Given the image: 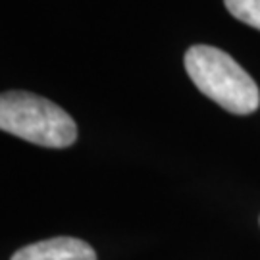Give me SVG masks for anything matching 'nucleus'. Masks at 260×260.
Listing matches in <instances>:
<instances>
[{
  "label": "nucleus",
  "instance_id": "obj_1",
  "mask_svg": "<svg viewBox=\"0 0 260 260\" xmlns=\"http://www.w3.org/2000/svg\"><path fill=\"white\" fill-rule=\"evenodd\" d=\"M185 70L197 89L232 114L247 116L260 106V91L251 75L228 52L195 45L185 52Z\"/></svg>",
  "mask_w": 260,
  "mask_h": 260
},
{
  "label": "nucleus",
  "instance_id": "obj_2",
  "mask_svg": "<svg viewBox=\"0 0 260 260\" xmlns=\"http://www.w3.org/2000/svg\"><path fill=\"white\" fill-rule=\"evenodd\" d=\"M0 129L47 149H66L77 139V125L64 108L27 91L0 94Z\"/></svg>",
  "mask_w": 260,
  "mask_h": 260
},
{
  "label": "nucleus",
  "instance_id": "obj_3",
  "mask_svg": "<svg viewBox=\"0 0 260 260\" xmlns=\"http://www.w3.org/2000/svg\"><path fill=\"white\" fill-rule=\"evenodd\" d=\"M10 260H96L91 245L74 237H54L31 243L14 252Z\"/></svg>",
  "mask_w": 260,
  "mask_h": 260
},
{
  "label": "nucleus",
  "instance_id": "obj_4",
  "mask_svg": "<svg viewBox=\"0 0 260 260\" xmlns=\"http://www.w3.org/2000/svg\"><path fill=\"white\" fill-rule=\"evenodd\" d=\"M233 18L260 31V0H223Z\"/></svg>",
  "mask_w": 260,
  "mask_h": 260
}]
</instances>
